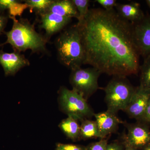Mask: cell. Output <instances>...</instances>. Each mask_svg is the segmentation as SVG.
Instances as JSON below:
<instances>
[{
	"mask_svg": "<svg viewBox=\"0 0 150 150\" xmlns=\"http://www.w3.org/2000/svg\"><path fill=\"white\" fill-rule=\"evenodd\" d=\"M77 24L84 51L83 64L113 76L138 74L140 56L133 40L131 23L115 9H90Z\"/></svg>",
	"mask_w": 150,
	"mask_h": 150,
	"instance_id": "obj_1",
	"label": "cell"
},
{
	"mask_svg": "<svg viewBox=\"0 0 150 150\" xmlns=\"http://www.w3.org/2000/svg\"><path fill=\"white\" fill-rule=\"evenodd\" d=\"M13 21L12 29L4 32L6 35V41L0 44V47L6 44L12 46L14 51L25 52L31 50L33 53H46V44L48 41L45 35L36 32L34 25L26 18L9 17Z\"/></svg>",
	"mask_w": 150,
	"mask_h": 150,
	"instance_id": "obj_2",
	"label": "cell"
},
{
	"mask_svg": "<svg viewBox=\"0 0 150 150\" xmlns=\"http://www.w3.org/2000/svg\"><path fill=\"white\" fill-rule=\"evenodd\" d=\"M55 43L58 59L62 65L72 70L83 64L84 51L77 24L62 32Z\"/></svg>",
	"mask_w": 150,
	"mask_h": 150,
	"instance_id": "obj_3",
	"label": "cell"
},
{
	"mask_svg": "<svg viewBox=\"0 0 150 150\" xmlns=\"http://www.w3.org/2000/svg\"><path fill=\"white\" fill-rule=\"evenodd\" d=\"M135 88L127 77L113 76L103 88L107 110L115 114L119 110L124 111Z\"/></svg>",
	"mask_w": 150,
	"mask_h": 150,
	"instance_id": "obj_4",
	"label": "cell"
},
{
	"mask_svg": "<svg viewBox=\"0 0 150 150\" xmlns=\"http://www.w3.org/2000/svg\"><path fill=\"white\" fill-rule=\"evenodd\" d=\"M58 93L59 108L68 116L81 122L94 115L93 110L87 100L76 92L62 86Z\"/></svg>",
	"mask_w": 150,
	"mask_h": 150,
	"instance_id": "obj_5",
	"label": "cell"
},
{
	"mask_svg": "<svg viewBox=\"0 0 150 150\" xmlns=\"http://www.w3.org/2000/svg\"><path fill=\"white\" fill-rule=\"evenodd\" d=\"M101 74L93 67L71 70L69 82L73 90L87 100L99 88L98 79Z\"/></svg>",
	"mask_w": 150,
	"mask_h": 150,
	"instance_id": "obj_6",
	"label": "cell"
},
{
	"mask_svg": "<svg viewBox=\"0 0 150 150\" xmlns=\"http://www.w3.org/2000/svg\"><path fill=\"white\" fill-rule=\"evenodd\" d=\"M127 130V133L123 136L125 146L135 150H142L150 144V125L143 121L134 123L123 122Z\"/></svg>",
	"mask_w": 150,
	"mask_h": 150,
	"instance_id": "obj_7",
	"label": "cell"
},
{
	"mask_svg": "<svg viewBox=\"0 0 150 150\" xmlns=\"http://www.w3.org/2000/svg\"><path fill=\"white\" fill-rule=\"evenodd\" d=\"M131 25L134 44L140 56L146 59L150 56V15H145L142 20Z\"/></svg>",
	"mask_w": 150,
	"mask_h": 150,
	"instance_id": "obj_8",
	"label": "cell"
},
{
	"mask_svg": "<svg viewBox=\"0 0 150 150\" xmlns=\"http://www.w3.org/2000/svg\"><path fill=\"white\" fill-rule=\"evenodd\" d=\"M150 97V90L141 86L136 87L124 112L129 118L142 121Z\"/></svg>",
	"mask_w": 150,
	"mask_h": 150,
	"instance_id": "obj_9",
	"label": "cell"
},
{
	"mask_svg": "<svg viewBox=\"0 0 150 150\" xmlns=\"http://www.w3.org/2000/svg\"><path fill=\"white\" fill-rule=\"evenodd\" d=\"M0 64L6 76H14L22 68L30 66V62L19 52L6 53L1 50H0Z\"/></svg>",
	"mask_w": 150,
	"mask_h": 150,
	"instance_id": "obj_10",
	"label": "cell"
},
{
	"mask_svg": "<svg viewBox=\"0 0 150 150\" xmlns=\"http://www.w3.org/2000/svg\"><path fill=\"white\" fill-rule=\"evenodd\" d=\"M39 16L40 27L45 30V36L48 40L51 36L64 29L72 18L51 13H45Z\"/></svg>",
	"mask_w": 150,
	"mask_h": 150,
	"instance_id": "obj_11",
	"label": "cell"
},
{
	"mask_svg": "<svg viewBox=\"0 0 150 150\" xmlns=\"http://www.w3.org/2000/svg\"><path fill=\"white\" fill-rule=\"evenodd\" d=\"M94 116L98 128L100 139L116 132L118 130L119 124L123 122L116 116V114L107 110L95 113Z\"/></svg>",
	"mask_w": 150,
	"mask_h": 150,
	"instance_id": "obj_12",
	"label": "cell"
},
{
	"mask_svg": "<svg viewBox=\"0 0 150 150\" xmlns=\"http://www.w3.org/2000/svg\"><path fill=\"white\" fill-rule=\"evenodd\" d=\"M115 8L119 16L131 23L140 21L145 16L140 4L135 2L126 4L117 3Z\"/></svg>",
	"mask_w": 150,
	"mask_h": 150,
	"instance_id": "obj_13",
	"label": "cell"
},
{
	"mask_svg": "<svg viewBox=\"0 0 150 150\" xmlns=\"http://www.w3.org/2000/svg\"><path fill=\"white\" fill-rule=\"evenodd\" d=\"M46 13L79 18V13L72 0H54Z\"/></svg>",
	"mask_w": 150,
	"mask_h": 150,
	"instance_id": "obj_14",
	"label": "cell"
},
{
	"mask_svg": "<svg viewBox=\"0 0 150 150\" xmlns=\"http://www.w3.org/2000/svg\"><path fill=\"white\" fill-rule=\"evenodd\" d=\"M59 128L68 138L73 141L81 139L80 126L78 121L72 117L68 116L62 120L59 125Z\"/></svg>",
	"mask_w": 150,
	"mask_h": 150,
	"instance_id": "obj_15",
	"label": "cell"
},
{
	"mask_svg": "<svg viewBox=\"0 0 150 150\" xmlns=\"http://www.w3.org/2000/svg\"><path fill=\"white\" fill-rule=\"evenodd\" d=\"M81 139H88L93 138H100L99 131L96 121L85 119L81 121Z\"/></svg>",
	"mask_w": 150,
	"mask_h": 150,
	"instance_id": "obj_16",
	"label": "cell"
},
{
	"mask_svg": "<svg viewBox=\"0 0 150 150\" xmlns=\"http://www.w3.org/2000/svg\"><path fill=\"white\" fill-rule=\"evenodd\" d=\"M23 1L28 6L30 11L40 15L46 12L54 0H25Z\"/></svg>",
	"mask_w": 150,
	"mask_h": 150,
	"instance_id": "obj_17",
	"label": "cell"
},
{
	"mask_svg": "<svg viewBox=\"0 0 150 150\" xmlns=\"http://www.w3.org/2000/svg\"><path fill=\"white\" fill-rule=\"evenodd\" d=\"M140 85L150 90V56L144 59V63L140 66Z\"/></svg>",
	"mask_w": 150,
	"mask_h": 150,
	"instance_id": "obj_18",
	"label": "cell"
},
{
	"mask_svg": "<svg viewBox=\"0 0 150 150\" xmlns=\"http://www.w3.org/2000/svg\"><path fill=\"white\" fill-rule=\"evenodd\" d=\"M79 13L78 22L82 21L87 14L91 1L89 0H72Z\"/></svg>",
	"mask_w": 150,
	"mask_h": 150,
	"instance_id": "obj_19",
	"label": "cell"
},
{
	"mask_svg": "<svg viewBox=\"0 0 150 150\" xmlns=\"http://www.w3.org/2000/svg\"><path fill=\"white\" fill-rule=\"evenodd\" d=\"M27 8H29V7L25 3H22L19 1L15 0L11 4L8 9V17L16 18V16H21Z\"/></svg>",
	"mask_w": 150,
	"mask_h": 150,
	"instance_id": "obj_20",
	"label": "cell"
},
{
	"mask_svg": "<svg viewBox=\"0 0 150 150\" xmlns=\"http://www.w3.org/2000/svg\"><path fill=\"white\" fill-rule=\"evenodd\" d=\"M108 139H102L97 142L92 143L86 146V150H105Z\"/></svg>",
	"mask_w": 150,
	"mask_h": 150,
	"instance_id": "obj_21",
	"label": "cell"
},
{
	"mask_svg": "<svg viewBox=\"0 0 150 150\" xmlns=\"http://www.w3.org/2000/svg\"><path fill=\"white\" fill-rule=\"evenodd\" d=\"M56 149L58 150H86V147L82 145L58 143Z\"/></svg>",
	"mask_w": 150,
	"mask_h": 150,
	"instance_id": "obj_22",
	"label": "cell"
},
{
	"mask_svg": "<svg viewBox=\"0 0 150 150\" xmlns=\"http://www.w3.org/2000/svg\"><path fill=\"white\" fill-rule=\"evenodd\" d=\"M95 1L102 6L105 10L108 11L114 9L117 4L116 0H96Z\"/></svg>",
	"mask_w": 150,
	"mask_h": 150,
	"instance_id": "obj_23",
	"label": "cell"
},
{
	"mask_svg": "<svg viewBox=\"0 0 150 150\" xmlns=\"http://www.w3.org/2000/svg\"><path fill=\"white\" fill-rule=\"evenodd\" d=\"M125 149L126 147L123 142L115 141L108 144L105 150H125Z\"/></svg>",
	"mask_w": 150,
	"mask_h": 150,
	"instance_id": "obj_24",
	"label": "cell"
},
{
	"mask_svg": "<svg viewBox=\"0 0 150 150\" xmlns=\"http://www.w3.org/2000/svg\"><path fill=\"white\" fill-rule=\"evenodd\" d=\"M8 18V16L4 13H0V35L4 32V30L6 25Z\"/></svg>",
	"mask_w": 150,
	"mask_h": 150,
	"instance_id": "obj_25",
	"label": "cell"
},
{
	"mask_svg": "<svg viewBox=\"0 0 150 150\" xmlns=\"http://www.w3.org/2000/svg\"><path fill=\"white\" fill-rule=\"evenodd\" d=\"M15 0H0V13H3L6 10H8L11 4Z\"/></svg>",
	"mask_w": 150,
	"mask_h": 150,
	"instance_id": "obj_26",
	"label": "cell"
},
{
	"mask_svg": "<svg viewBox=\"0 0 150 150\" xmlns=\"http://www.w3.org/2000/svg\"><path fill=\"white\" fill-rule=\"evenodd\" d=\"M142 121L146 122L150 125V97Z\"/></svg>",
	"mask_w": 150,
	"mask_h": 150,
	"instance_id": "obj_27",
	"label": "cell"
},
{
	"mask_svg": "<svg viewBox=\"0 0 150 150\" xmlns=\"http://www.w3.org/2000/svg\"><path fill=\"white\" fill-rule=\"evenodd\" d=\"M142 150H150V144L145 147Z\"/></svg>",
	"mask_w": 150,
	"mask_h": 150,
	"instance_id": "obj_28",
	"label": "cell"
},
{
	"mask_svg": "<svg viewBox=\"0 0 150 150\" xmlns=\"http://www.w3.org/2000/svg\"><path fill=\"white\" fill-rule=\"evenodd\" d=\"M125 147H126L125 150H135L134 149H132V148L130 147L127 146H125Z\"/></svg>",
	"mask_w": 150,
	"mask_h": 150,
	"instance_id": "obj_29",
	"label": "cell"
},
{
	"mask_svg": "<svg viewBox=\"0 0 150 150\" xmlns=\"http://www.w3.org/2000/svg\"><path fill=\"white\" fill-rule=\"evenodd\" d=\"M146 2L148 6H149L150 8V0H146Z\"/></svg>",
	"mask_w": 150,
	"mask_h": 150,
	"instance_id": "obj_30",
	"label": "cell"
},
{
	"mask_svg": "<svg viewBox=\"0 0 150 150\" xmlns=\"http://www.w3.org/2000/svg\"><path fill=\"white\" fill-rule=\"evenodd\" d=\"M56 150H58L56 149Z\"/></svg>",
	"mask_w": 150,
	"mask_h": 150,
	"instance_id": "obj_31",
	"label": "cell"
}]
</instances>
